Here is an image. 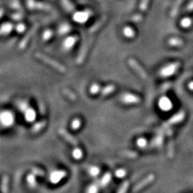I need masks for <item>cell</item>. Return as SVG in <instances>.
<instances>
[{
	"instance_id": "obj_27",
	"label": "cell",
	"mask_w": 193,
	"mask_h": 193,
	"mask_svg": "<svg viewBox=\"0 0 193 193\" xmlns=\"http://www.w3.org/2000/svg\"><path fill=\"white\" fill-rule=\"evenodd\" d=\"M25 29H26V27H25L24 24H23V23H20V24L17 25L16 31H18V33L23 32V31H25Z\"/></svg>"
},
{
	"instance_id": "obj_32",
	"label": "cell",
	"mask_w": 193,
	"mask_h": 193,
	"mask_svg": "<svg viewBox=\"0 0 193 193\" xmlns=\"http://www.w3.org/2000/svg\"><path fill=\"white\" fill-rule=\"evenodd\" d=\"M3 12H4V10L3 9H0V18L2 16V14H3Z\"/></svg>"
},
{
	"instance_id": "obj_31",
	"label": "cell",
	"mask_w": 193,
	"mask_h": 193,
	"mask_svg": "<svg viewBox=\"0 0 193 193\" xmlns=\"http://www.w3.org/2000/svg\"><path fill=\"white\" fill-rule=\"evenodd\" d=\"M188 87H189V88H190V89L193 90V82L190 83V84H189V85H188Z\"/></svg>"
},
{
	"instance_id": "obj_23",
	"label": "cell",
	"mask_w": 193,
	"mask_h": 193,
	"mask_svg": "<svg viewBox=\"0 0 193 193\" xmlns=\"http://www.w3.org/2000/svg\"><path fill=\"white\" fill-rule=\"evenodd\" d=\"M142 20V16L141 14H135L132 16L131 18V21L133 22V23H139Z\"/></svg>"
},
{
	"instance_id": "obj_28",
	"label": "cell",
	"mask_w": 193,
	"mask_h": 193,
	"mask_svg": "<svg viewBox=\"0 0 193 193\" xmlns=\"http://www.w3.org/2000/svg\"><path fill=\"white\" fill-rule=\"evenodd\" d=\"M80 125V121L79 119H75L73 121H72V126L73 129H77Z\"/></svg>"
},
{
	"instance_id": "obj_20",
	"label": "cell",
	"mask_w": 193,
	"mask_h": 193,
	"mask_svg": "<svg viewBox=\"0 0 193 193\" xmlns=\"http://www.w3.org/2000/svg\"><path fill=\"white\" fill-rule=\"evenodd\" d=\"M62 3H63V5H64V6L67 10H69V11L73 10V6L72 5V3H70L68 0H62Z\"/></svg>"
},
{
	"instance_id": "obj_10",
	"label": "cell",
	"mask_w": 193,
	"mask_h": 193,
	"mask_svg": "<svg viewBox=\"0 0 193 193\" xmlns=\"http://www.w3.org/2000/svg\"><path fill=\"white\" fill-rule=\"evenodd\" d=\"M105 21H106V16L102 17L100 20L97 21V22H96V23H95V24L93 25L90 29H89V32L93 33V32H95V31H97V30H98V29L100 28V27L104 24V23H105Z\"/></svg>"
},
{
	"instance_id": "obj_5",
	"label": "cell",
	"mask_w": 193,
	"mask_h": 193,
	"mask_svg": "<svg viewBox=\"0 0 193 193\" xmlns=\"http://www.w3.org/2000/svg\"><path fill=\"white\" fill-rule=\"evenodd\" d=\"M37 27H37V25H35V27H33V28H31V30L29 31V32L27 33V34H26L24 38H23V39H22V41L19 43V45H18V48H19V49L23 50L26 47V46H27V44L28 43L29 40H30V39L31 38V36L34 35V33H35V31L37 30Z\"/></svg>"
},
{
	"instance_id": "obj_29",
	"label": "cell",
	"mask_w": 193,
	"mask_h": 193,
	"mask_svg": "<svg viewBox=\"0 0 193 193\" xmlns=\"http://www.w3.org/2000/svg\"><path fill=\"white\" fill-rule=\"evenodd\" d=\"M13 18H14V20H19V19H21V18H23V14H19V13H17V14H13L12 16Z\"/></svg>"
},
{
	"instance_id": "obj_18",
	"label": "cell",
	"mask_w": 193,
	"mask_h": 193,
	"mask_svg": "<svg viewBox=\"0 0 193 193\" xmlns=\"http://www.w3.org/2000/svg\"><path fill=\"white\" fill-rule=\"evenodd\" d=\"M149 1L150 0H142L141 1V3H140L139 6V9L141 11H142V12L146 11L148 7V4H149Z\"/></svg>"
},
{
	"instance_id": "obj_3",
	"label": "cell",
	"mask_w": 193,
	"mask_h": 193,
	"mask_svg": "<svg viewBox=\"0 0 193 193\" xmlns=\"http://www.w3.org/2000/svg\"><path fill=\"white\" fill-rule=\"evenodd\" d=\"M128 63H129V66H130V67H131V68H133V69L134 70V71H135V72H137L142 79L146 80V79L147 78L146 72L144 71L143 68L139 65V64H138V62L136 61L135 60H133V59H129V60H128Z\"/></svg>"
},
{
	"instance_id": "obj_30",
	"label": "cell",
	"mask_w": 193,
	"mask_h": 193,
	"mask_svg": "<svg viewBox=\"0 0 193 193\" xmlns=\"http://www.w3.org/2000/svg\"><path fill=\"white\" fill-rule=\"evenodd\" d=\"M185 10H187V11H188V12H190V11L193 10V1H191V2H190L188 5H187V6L186 7V9H185Z\"/></svg>"
},
{
	"instance_id": "obj_21",
	"label": "cell",
	"mask_w": 193,
	"mask_h": 193,
	"mask_svg": "<svg viewBox=\"0 0 193 193\" xmlns=\"http://www.w3.org/2000/svg\"><path fill=\"white\" fill-rule=\"evenodd\" d=\"M52 31L51 30H47L43 32V40H47V39H49L51 36H52Z\"/></svg>"
},
{
	"instance_id": "obj_19",
	"label": "cell",
	"mask_w": 193,
	"mask_h": 193,
	"mask_svg": "<svg viewBox=\"0 0 193 193\" xmlns=\"http://www.w3.org/2000/svg\"><path fill=\"white\" fill-rule=\"evenodd\" d=\"M191 23H192V21H191V19H190L189 18H183V20L181 21V25H182V27H185V28L190 27L191 25Z\"/></svg>"
},
{
	"instance_id": "obj_12",
	"label": "cell",
	"mask_w": 193,
	"mask_h": 193,
	"mask_svg": "<svg viewBox=\"0 0 193 193\" xmlns=\"http://www.w3.org/2000/svg\"><path fill=\"white\" fill-rule=\"evenodd\" d=\"M115 88H116V86L113 85V84H109V85H107V86H105V88H103L101 90V96H107V95L110 94L111 92H113V91L115 90Z\"/></svg>"
},
{
	"instance_id": "obj_22",
	"label": "cell",
	"mask_w": 193,
	"mask_h": 193,
	"mask_svg": "<svg viewBox=\"0 0 193 193\" xmlns=\"http://www.w3.org/2000/svg\"><path fill=\"white\" fill-rule=\"evenodd\" d=\"M183 113H181V114H178V115H176L175 117L171 118V119L170 120V122H171V123H176L177 121H180V120L183 119Z\"/></svg>"
},
{
	"instance_id": "obj_6",
	"label": "cell",
	"mask_w": 193,
	"mask_h": 193,
	"mask_svg": "<svg viewBox=\"0 0 193 193\" xmlns=\"http://www.w3.org/2000/svg\"><path fill=\"white\" fill-rule=\"evenodd\" d=\"M27 6L30 9H39V10H50L51 7L42 2H36L34 0H27Z\"/></svg>"
},
{
	"instance_id": "obj_15",
	"label": "cell",
	"mask_w": 193,
	"mask_h": 193,
	"mask_svg": "<svg viewBox=\"0 0 193 193\" xmlns=\"http://www.w3.org/2000/svg\"><path fill=\"white\" fill-rule=\"evenodd\" d=\"M26 118L28 121H33L35 118V113L32 109H28L26 112Z\"/></svg>"
},
{
	"instance_id": "obj_25",
	"label": "cell",
	"mask_w": 193,
	"mask_h": 193,
	"mask_svg": "<svg viewBox=\"0 0 193 193\" xmlns=\"http://www.w3.org/2000/svg\"><path fill=\"white\" fill-rule=\"evenodd\" d=\"M46 125V121H41V122H39L38 124H36V125L34 126V130L35 131H37V130H39V129H41L43 126H44V125Z\"/></svg>"
},
{
	"instance_id": "obj_11",
	"label": "cell",
	"mask_w": 193,
	"mask_h": 193,
	"mask_svg": "<svg viewBox=\"0 0 193 193\" xmlns=\"http://www.w3.org/2000/svg\"><path fill=\"white\" fill-rule=\"evenodd\" d=\"M76 40H77V37L76 36H72L68 38V39H66L65 41L64 42V48H65V49H70V48L72 47V46L75 44Z\"/></svg>"
},
{
	"instance_id": "obj_26",
	"label": "cell",
	"mask_w": 193,
	"mask_h": 193,
	"mask_svg": "<svg viewBox=\"0 0 193 193\" xmlns=\"http://www.w3.org/2000/svg\"><path fill=\"white\" fill-rule=\"evenodd\" d=\"M179 2H181V1L180 2L179 1V2H177L176 4H175V6L173 7L172 10H171V16H175V14H176L177 12H178V10H179Z\"/></svg>"
},
{
	"instance_id": "obj_8",
	"label": "cell",
	"mask_w": 193,
	"mask_h": 193,
	"mask_svg": "<svg viewBox=\"0 0 193 193\" xmlns=\"http://www.w3.org/2000/svg\"><path fill=\"white\" fill-rule=\"evenodd\" d=\"M90 15L89 12H78L75 14L74 15V19L76 21V22H79V23H84L85 21L88 19V16Z\"/></svg>"
},
{
	"instance_id": "obj_16",
	"label": "cell",
	"mask_w": 193,
	"mask_h": 193,
	"mask_svg": "<svg viewBox=\"0 0 193 193\" xmlns=\"http://www.w3.org/2000/svg\"><path fill=\"white\" fill-rule=\"evenodd\" d=\"M63 92H64V94L65 95L68 99H70L71 101H75V100H76V96H75V94H74L72 91L68 89V88H64V90H63Z\"/></svg>"
},
{
	"instance_id": "obj_17",
	"label": "cell",
	"mask_w": 193,
	"mask_h": 193,
	"mask_svg": "<svg viewBox=\"0 0 193 193\" xmlns=\"http://www.w3.org/2000/svg\"><path fill=\"white\" fill-rule=\"evenodd\" d=\"M101 86H100V84H96V83L92 84V86L90 87V89H89V91H90V92L92 93V94H96V93H97L99 91H101Z\"/></svg>"
},
{
	"instance_id": "obj_24",
	"label": "cell",
	"mask_w": 193,
	"mask_h": 193,
	"mask_svg": "<svg viewBox=\"0 0 193 193\" xmlns=\"http://www.w3.org/2000/svg\"><path fill=\"white\" fill-rule=\"evenodd\" d=\"M11 7L14 9H17V10L21 9L20 3L18 2V0H12V2H11Z\"/></svg>"
},
{
	"instance_id": "obj_2",
	"label": "cell",
	"mask_w": 193,
	"mask_h": 193,
	"mask_svg": "<svg viewBox=\"0 0 193 193\" xmlns=\"http://www.w3.org/2000/svg\"><path fill=\"white\" fill-rule=\"evenodd\" d=\"M92 38L87 39L86 41L84 42V43L83 44L82 47H81L80 53H79L78 56H77V59H76V63L78 64H81L83 62H84V58H85L87 53H88V50H89V47H90L91 44H92Z\"/></svg>"
},
{
	"instance_id": "obj_4",
	"label": "cell",
	"mask_w": 193,
	"mask_h": 193,
	"mask_svg": "<svg viewBox=\"0 0 193 193\" xmlns=\"http://www.w3.org/2000/svg\"><path fill=\"white\" fill-rule=\"evenodd\" d=\"M120 100L124 104H137L140 101L139 97L133 94H129V93H125L121 95Z\"/></svg>"
},
{
	"instance_id": "obj_1",
	"label": "cell",
	"mask_w": 193,
	"mask_h": 193,
	"mask_svg": "<svg viewBox=\"0 0 193 193\" xmlns=\"http://www.w3.org/2000/svg\"><path fill=\"white\" fill-rule=\"evenodd\" d=\"M35 56L37 57V59H39V60L44 62V63L47 64L48 65L51 66L52 68H55V69L57 70V71H59V72H66L65 67H64V66L62 65L61 64L58 63V62H56L55 60H52V59H51V58L47 57V56H46V55H43V54H41V53H36L35 54Z\"/></svg>"
},
{
	"instance_id": "obj_14",
	"label": "cell",
	"mask_w": 193,
	"mask_h": 193,
	"mask_svg": "<svg viewBox=\"0 0 193 193\" xmlns=\"http://www.w3.org/2000/svg\"><path fill=\"white\" fill-rule=\"evenodd\" d=\"M123 33L125 36L128 37V38H132L135 35V31H133V29L131 28V27H126L124 28L123 30Z\"/></svg>"
},
{
	"instance_id": "obj_7",
	"label": "cell",
	"mask_w": 193,
	"mask_h": 193,
	"mask_svg": "<svg viewBox=\"0 0 193 193\" xmlns=\"http://www.w3.org/2000/svg\"><path fill=\"white\" fill-rule=\"evenodd\" d=\"M179 68V64H171L170 65L165 67L162 70L161 74L163 76H169L171 75L172 73L175 72V70Z\"/></svg>"
},
{
	"instance_id": "obj_13",
	"label": "cell",
	"mask_w": 193,
	"mask_h": 193,
	"mask_svg": "<svg viewBox=\"0 0 193 193\" xmlns=\"http://www.w3.org/2000/svg\"><path fill=\"white\" fill-rule=\"evenodd\" d=\"M168 43L171 46H175V47H180L183 45V40L180 39L179 38H170L168 40Z\"/></svg>"
},
{
	"instance_id": "obj_9",
	"label": "cell",
	"mask_w": 193,
	"mask_h": 193,
	"mask_svg": "<svg viewBox=\"0 0 193 193\" xmlns=\"http://www.w3.org/2000/svg\"><path fill=\"white\" fill-rule=\"evenodd\" d=\"M13 25L11 23H5L0 27V35H7L12 31Z\"/></svg>"
}]
</instances>
